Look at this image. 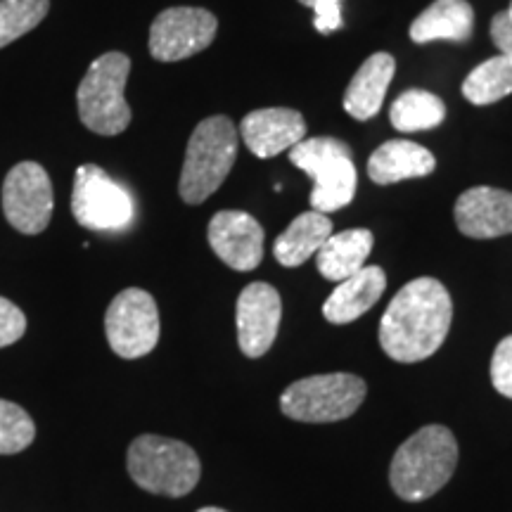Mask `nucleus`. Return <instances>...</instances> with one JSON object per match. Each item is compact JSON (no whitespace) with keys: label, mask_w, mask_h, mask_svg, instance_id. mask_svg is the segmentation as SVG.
<instances>
[{"label":"nucleus","mask_w":512,"mask_h":512,"mask_svg":"<svg viewBox=\"0 0 512 512\" xmlns=\"http://www.w3.org/2000/svg\"><path fill=\"white\" fill-rule=\"evenodd\" d=\"M453 302L439 280L403 285L380 320V347L392 361L418 363L437 354L451 330Z\"/></svg>","instance_id":"1"},{"label":"nucleus","mask_w":512,"mask_h":512,"mask_svg":"<svg viewBox=\"0 0 512 512\" xmlns=\"http://www.w3.org/2000/svg\"><path fill=\"white\" fill-rule=\"evenodd\" d=\"M458 465V441L444 425H427L408 437L389 465V484L401 501L420 503L439 494Z\"/></svg>","instance_id":"2"},{"label":"nucleus","mask_w":512,"mask_h":512,"mask_svg":"<svg viewBox=\"0 0 512 512\" xmlns=\"http://www.w3.org/2000/svg\"><path fill=\"white\" fill-rule=\"evenodd\" d=\"M238 128L228 117H209L197 124L188 140L178 181L185 204H202L226 181L238 157Z\"/></svg>","instance_id":"3"},{"label":"nucleus","mask_w":512,"mask_h":512,"mask_svg":"<svg viewBox=\"0 0 512 512\" xmlns=\"http://www.w3.org/2000/svg\"><path fill=\"white\" fill-rule=\"evenodd\" d=\"M126 467L140 489L169 498L190 494L202 475L200 458L188 444L157 434H143L128 446Z\"/></svg>","instance_id":"4"},{"label":"nucleus","mask_w":512,"mask_h":512,"mask_svg":"<svg viewBox=\"0 0 512 512\" xmlns=\"http://www.w3.org/2000/svg\"><path fill=\"white\" fill-rule=\"evenodd\" d=\"M131 74V57L124 53L100 55L76 91L79 117L88 131L98 136H119L131 124L133 112L126 102V81Z\"/></svg>","instance_id":"5"},{"label":"nucleus","mask_w":512,"mask_h":512,"mask_svg":"<svg viewBox=\"0 0 512 512\" xmlns=\"http://www.w3.org/2000/svg\"><path fill=\"white\" fill-rule=\"evenodd\" d=\"M290 162L313 178L311 207L330 214L354 200L356 166L347 143L337 138H304L290 150Z\"/></svg>","instance_id":"6"},{"label":"nucleus","mask_w":512,"mask_h":512,"mask_svg":"<svg viewBox=\"0 0 512 512\" xmlns=\"http://www.w3.org/2000/svg\"><path fill=\"white\" fill-rule=\"evenodd\" d=\"M366 380L351 373L311 375L297 380L280 396V411L290 420L311 422H339L354 415L366 401Z\"/></svg>","instance_id":"7"},{"label":"nucleus","mask_w":512,"mask_h":512,"mask_svg":"<svg viewBox=\"0 0 512 512\" xmlns=\"http://www.w3.org/2000/svg\"><path fill=\"white\" fill-rule=\"evenodd\" d=\"M72 214L83 228L124 230L136 219V202L105 169L83 164L74 176Z\"/></svg>","instance_id":"8"},{"label":"nucleus","mask_w":512,"mask_h":512,"mask_svg":"<svg viewBox=\"0 0 512 512\" xmlns=\"http://www.w3.org/2000/svg\"><path fill=\"white\" fill-rule=\"evenodd\" d=\"M105 332L112 351L121 358L147 356L159 342V309L155 297L128 287L112 299L105 313Z\"/></svg>","instance_id":"9"},{"label":"nucleus","mask_w":512,"mask_h":512,"mask_svg":"<svg viewBox=\"0 0 512 512\" xmlns=\"http://www.w3.org/2000/svg\"><path fill=\"white\" fill-rule=\"evenodd\" d=\"M53 183L36 162L12 166L3 183L5 219L22 235H38L53 219Z\"/></svg>","instance_id":"10"},{"label":"nucleus","mask_w":512,"mask_h":512,"mask_svg":"<svg viewBox=\"0 0 512 512\" xmlns=\"http://www.w3.org/2000/svg\"><path fill=\"white\" fill-rule=\"evenodd\" d=\"M219 19L204 8H169L150 27V55L159 62H178L207 50L216 38Z\"/></svg>","instance_id":"11"},{"label":"nucleus","mask_w":512,"mask_h":512,"mask_svg":"<svg viewBox=\"0 0 512 512\" xmlns=\"http://www.w3.org/2000/svg\"><path fill=\"white\" fill-rule=\"evenodd\" d=\"M283 302L273 285L252 283L238 297V344L242 354L249 358L264 356L278 337Z\"/></svg>","instance_id":"12"},{"label":"nucleus","mask_w":512,"mask_h":512,"mask_svg":"<svg viewBox=\"0 0 512 512\" xmlns=\"http://www.w3.org/2000/svg\"><path fill=\"white\" fill-rule=\"evenodd\" d=\"M209 245L233 271H254L264 259V228L247 211H219L209 221Z\"/></svg>","instance_id":"13"},{"label":"nucleus","mask_w":512,"mask_h":512,"mask_svg":"<svg viewBox=\"0 0 512 512\" xmlns=\"http://www.w3.org/2000/svg\"><path fill=\"white\" fill-rule=\"evenodd\" d=\"M456 226L467 238L491 240L512 233V192L477 185L456 202Z\"/></svg>","instance_id":"14"},{"label":"nucleus","mask_w":512,"mask_h":512,"mask_svg":"<svg viewBox=\"0 0 512 512\" xmlns=\"http://www.w3.org/2000/svg\"><path fill=\"white\" fill-rule=\"evenodd\" d=\"M240 136L256 157L271 159L302 143L306 138V121L290 107H266L249 112L242 119Z\"/></svg>","instance_id":"15"},{"label":"nucleus","mask_w":512,"mask_h":512,"mask_svg":"<svg viewBox=\"0 0 512 512\" xmlns=\"http://www.w3.org/2000/svg\"><path fill=\"white\" fill-rule=\"evenodd\" d=\"M384 287H387V275L382 268L363 266L361 271L342 280L335 287V292L325 299L323 316L328 318V323L335 325L354 323L356 318H361L363 313L380 302Z\"/></svg>","instance_id":"16"},{"label":"nucleus","mask_w":512,"mask_h":512,"mask_svg":"<svg viewBox=\"0 0 512 512\" xmlns=\"http://www.w3.org/2000/svg\"><path fill=\"white\" fill-rule=\"evenodd\" d=\"M434 169H437V159L432 152L411 140H387L368 159V176L377 185L430 176Z\"/></svg>","instance_id":"17"},{"label":"nucleus","mask_w":512,"mask_h":512,"mask_svg":"<svg viewBox=\"0 0 512 512\" xmlns=\"http://www.w3.org/2000/svg\"><path fill=\"white\" fill-rule=\"evenodd\" d=\"M396 60L389 53L370 55L344 93V110L358 121L373 119L380 112L389 83L394 79Z\"/></svg>","instance_id":"18"},{"label":"nucleus","mask_w":512,"mask_h":512,"mask_svg":"<svg viewBox=\"0 0 512 512\" xmlns=\"http://www.w3.org/2000/svg\"><path fill=\"white\" fill-rule=\"evenodd\" d=\"M472 29H475V10L467 0H434L411 24V41H467Z\"/></svg>","instance_id":"19"},{"label":"nucleus","mask_w":512,"mask_h":512,"mask_svg":"<svg viewBox=\"0 0 512 512\" xmlns=\"http://www.w3.org/2000/svg\"><path fill=\"white\" fill-rule=\"evenodd\" d=\"M375 238L366 228L344 230V233L330 235L325 245L316 252V266L323 278L332 283H342L366 266L370 252H373Z\"/></svg>","instance_id":"20"},{"label":"nucleus","mask_w":512,"mask_h":512,"mask_svg":"<svg viewBox=\"0 0 512 512\" xmlns=\"http://www.w3.org/2000/svg\"><path fill=\"white\" fill-rule=\"evenodd\" d=\"M330 235L332 221L328 219V214H320L316 209L304 211L273 242V256L278 259L280 266L297 268L306 264L325 245Z\"/></svg>","instance_id":"21"},{"label":"nucleus","mask_w":512,"mask_h":512,"mask_svg":"<svg viewBox=\"0 0 512 512\" xmlns=\"http://www.w3.org/2000/svg\"><path fill=\"white\" fill-rule=\"evenodd\" d=\"M389 119H392L396 131L403 133L432 131V128L441 126V121L446 119V105L439 95L413 88V91L401 93L392 102Z\"/></svg>","instance_id":"22"},{"label":"nucleus","mask_w":512,"mask_h":512,"mask_svg":"<svg viewBox=\"0 0 512 512\" xmlns=\"http://www.w3.org/2000/svg\"><path fill=\"white\" fill-rule=\"evenodd\" d=\"M512 93V57L496 55L467 74L463 83L465 100L472 105H494Z\"/></svg>","instance_id":"23"},{"label":"nucleus","mask_w":512,"mask_h":512,"mask_svg":"<svg viewBox=\"0 0 512 512\" xmlns=\"http://www.w3.org/2000/svg\"><path fill=\"white\" fill-rule=\"evenodd\" d=\"M48 10L50 0H0V48L34 31Z\"/></svg>","instance_id":"24"},{"label":"nucleus","mask_w":512,"mask_h":512,"mask_svg":"<svg viewBox=\"0 0 512 512\" xmlns=\"http://www.w3.org/2000/svg\"><path fill=\"white\" fill-rule=\"evenodd\" d=\"M36 425L31 415L17 403L0 399V456L24 451L34 444Z\"/></svg>","instance_id":"25"},{"label":"nucleus","mask_w":512,"mask_h":512,"mask_svg":"<svg viewBox=\"0 0 512 512\" xmlns=\"http://www.w3.org/2000/svg\"><path fill=\"white\" fill-rule=\"evenodd\" d=\"M491 382L498 394L512 399V335L498 342L491 358Z\"/></svg>","instance_id":"26"},{"label":"nucleus","mask_w":512,"mask_h":512,"mask_svg":"<svg viewBox=\"0 0 512 512\" xmlns=\"http://www.w3.org/2000/svg\"><path fill=\"white\" fill-rule=\"evenodd\" d=\"M24 332H27V316H24V311L17 304H12L10 299L0 297V349L19 342Z\"/></svg>","instance_id":"27"},{"label":"nucleus","mask_w":512,"mask_h":512,"mask_svg":"<svg viewBox=\"0 0 512 512\" xmlns=\"http://www.w3.org/2000/svg\"><path fill=\"white\" fill-rule=\"evenodd\" d=\"M306 8L313 10V27L320 34H332V31L342 29V0H299Z\"/></svg>","instance_id":"28"},{"label":"nucleus","mask_w":512,"mask_h":512,"mask_svg":"<svg viewBox=\"0 0 512 512\" xmlns=\"http://www.w3.org/2000/svg\"><path fill=\"white\" fill-rule=\"evenodd\" d=\"M491 41L494 46L501 50V55L512 57V17L508 10L498 12V15L491 19Z\"/></svg>","instance_id":"29"},{"label":"nucleus","mask_w":512,"mask_h":512,"mask_svg":"<svg viewBox=\"0 0 512 512\" xmlns=\"http://www.w3.org/2000/svg\"><path fill=\"white\" fill-rule=\"evenodd\" d=\"M197 512H228V510H221V508H200Z\"/></svg>","instance_id":"30"},{"label":"nucleus","mask_w":512,"mask_h":512,"mask_svg":"<svg viewBox=\"0 0 512 512\" xmlns=\"http://www.w3.org/2000/svg\"><path fill=\"white\" fill-rule=\"evenodd\" d=\"M508 15L512 17V3H510V8H508Z\"/></svg>","instance_id":"31"}]
</instances>
